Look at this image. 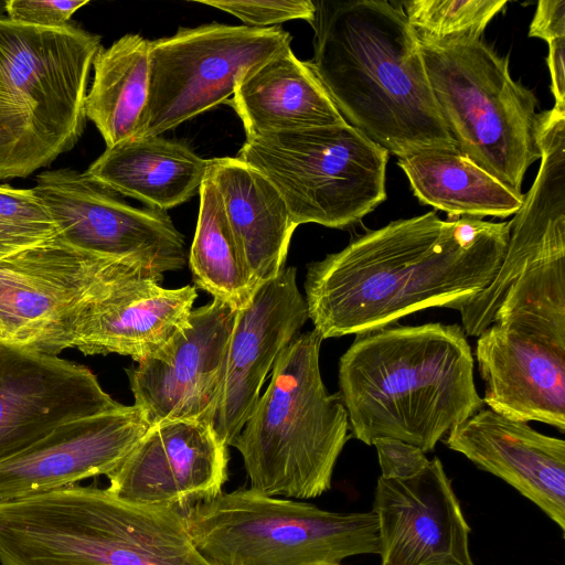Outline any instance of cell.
<instances>
[{
	"label": "cell",
	"mask_w": 565,
	"mask_h": 565,
	"mask_svg": "<svg viewBox=\"0 0 565 565\" xmlns=\"http://www.w3.org/2000/svg\"><path fill=\"white\" fill-rule=\"evenodd\" d=\"M306 565H341V564L318 563V564H306Z\"/></svg>",
	"instance_id": "obj_38"
},
{
	"label": "cell",
	"mask_w": 565,
	"mask_h": 565,
	"mask_svg": "<svg viewBox=\"0 0 565 565\" xmlns=\"http://www.w3.org/2000/svg\"><path fill=\"white\" fill-rule=\"evenodd\" d=\"M228 103L246 139L347 122L309 63L291 47L249 70Z\"/></svg>",
	"instance_id": "obj_23"
},
{
	"label": "cell",
	"mask_w": 565,
	"mask_h": 565,
	"mask_svg": "<svg viewBox=\"0 0 565 565\" xmlns=\"http://www.w3.org/2000/svg\"><path fill=\"white\" fill-rule=\"evenodd\" d=\"M199 194V216L189 255L193 281L213 298L239 310L249 303L259 284L241 254L209 173Z\"/></svg>",
	"instance_id": "obj_28"
},
{
	"label": "cell",
	"mask_w": 565,
	"mask_h": 565,
	"mask_svg": "<svg viewBox=\"0 0 565 565\" xmlns=\"http://www.w3.org/2000/svg\"><path fill=\"white\" fill-rule=\"evenodd\" d=\"M309 319L294 267L262 282L249 303L237 310L213 428L228 447L260 396L281 351Z\"/></svg>",
	"instance_id": "obj_18"
},
{
	"label": "cell",
	"mask_w": 565,
	"mask_h": 565,
	"mask_svg": "<svg viewBox=\"0 0 565 565\" xmlns=\"http://www.w3.org/2000/svg\"><path fill=\"white\" fill-rule=\"evenodd\" d=\"M372 511L382 565H475L470 527L438 458L406 479L380 476Z\"/></svg>",
	"instance_id": "obj_17"
},
{
	"label": "cell",
	"mask_w": 565,
	"mask_h": 565,
	"mask_svg": "<svg viewBox=\"0 0 565 565\" xmlns=\"http://www.w3.org/2000/svg\"><path fill=\"white\" fill-rule=\"evenodd\" d=\"M209 164L183 143L132 137L106 148L85 173L115 193L166 211L200 192Z\"/></svg>",
	"instance_id": "obj_25"
},
{
	"label": "cell",
	"mask_w": 565,
	"mask_h": 565,
	"mask_svg": "<svg viewBox=\"0 0 565 565\" xmlns=\"http://www.w3.org/2000/svg\"><path fill=\"white\" fill-rule=\"evenodd\" d=\"M236 157L277 190L297 225L345 228L386 200L390 152L348 122L248 138Z\"/></svg>",
	"instance_id": "obj_9"
},
{
	"label": "cell",
	"mask_w": 565,
	"mask_h": 565,
	"mask_svg": "<svg viewBox=\"0 0 565 565\" xmlns=\"http://www.w3.org/2000/svg\"><path fill=\"white\" fill-rule=\"evenodd\" d=\"M88 0H7L8 19L34 26L55 28L68 23Z\"/></svg>",
	"instance_id": "obj_33"
},
{
	"label": "cell",
	"mask_w": 565,
	"mask_h": 565,
	"mask_svg": "<svg viewBox=\"0 0 565 565\" xmlns=\"http://www.w3.org/2000/svg\"><path fill=\"white\" fill-rule=\"evenodd\" d=\"M1 565H211L184 511L77 486L0 501Z\"/></svg>",
	"instance_id": "obj_4"
},
{
	"label": "cell",
	"mask_w": 565,
	"mask_h": 565,
	"mask_svg": "<svg viewBox=\"0 0 565 565\" xmlns=\"http://www.w3.org/2000/svg\"><path fill=\"white\" fill-rule=\"evenodd\" d=\"M227 467V446L213 425L163 422L151 426L106 476L107 489L134 502L185 511L223 492Z\"/></svg>",
	"instance_id": "obj_16"
},
{
	"label": "cell",
	"mask_w": 565,
	"mask_h": 565,
	"mask_svg": "<svg viewBox=\"0 0 565 565\" xmlns=\"http://www.w3.org/2000/svg\"><path fill=\"white\" fill-rule=\"evenodd\" d=\"M100 47L99 35L71 23L0 18V180L26 178L77 143Z\"/></svg>",
	"instance_id": "obj_5"
},
{
	"label": "cell",
	"mask_w": 565,
	"mask_h": 565,
	"mask_svg": "<svg viewBox=\"0 0 565 565\" xmlns=\"http://www.w3.org/2000/svg\"><path fill=\"white\" fill-rule=\"evenodd\" d=\"M509 235V222L441 220L433 211L392 221L308 265V317L329 339L386 327L426 308L456 309L491 282Z\"/></svg>",
	"instance_id": "obj_1"
},
{
	"label": "cell",
	"mask_w": 565,
	"mask_h": 565,
	"mask_svg": "<svg viewBox=\"0 0 565 565\" xmlns=\"http://www.w3.org/2000/svg\"><path fill=\"white\" fill-rule=\"evenodd\" d=\"M151 426L135 405L64 423L0 461V501L110 473Z\"/></svg>",
	"instance_id": "obj_19"
},
{
	"label": "cell",
	"mask_w": 565,
	"mask_h": 565,
	"mask_svg": "<svg viewBox=\"0 0 565 565\" xmlns=\"http://www.w3.org/2000/svg\"><path fill=\"white\" fill-rule=\"evenodd\" d=\"M373 446L383 478L406 479L420 472L429 462L420 448L398 439L380 438Z\"/></svg>",
	"instance_id": "obj_34"
},
{
	"label": "cell",
	"mask_w": 565,
	"mask_h": 565,
	"mask_svg": "<svg viewBox=\"0 0 565 565\" xmlns=\"http://www.w3.org/2000/svg\"><path fill=\"white\" fill-rule=\"evenodd\" d=\"M530 38L545 42L565 36V0H541L530 23Z\"/></svg>",
	"instance_id": "obj_35"
},
{
	"label": "cell",
	"mask_w": 565,
	"mask_h": 565,
	"mask_svg": "<svg viewBox=\"0 0 565 565\" xmlns=\"http://www.w3.org/2000/svg\"><path fill=\"white\" fill-rule=\"evenodd\" d=\"M279 26L207 23L150 41L149 97L135 137L160 136L231 98L255 66L290 47Z\"/></svg>",
	"instance_id": "obj_11"
},
{
	"label": "cell",
	"mask_w": 565,
	"mask_h": 565,
	"mask_svg": "<svg viewBox=\"0 0 565 565\" xmlns=\"http://www.w3.org/2000/svg\"><path fill=\"white\" fill-rule=\"evenodd\" d=\"M420 50L439 113L457 149L523 194L525 172L541 158L533 92L512 78L508 56L481 40L420 43Z\"/></svg>",
	"instance_id": "obj_8"
},
{
	"label": "cell",
	"mask_w": 565,
	"mask_h": 565,
	"mask_svg": "<svg viewBox=\"0 0 565 565\" xmlns=\"http://www.w3.org/2000/svg\"><path fill=\"white\" fill-rule=\"evenodd\" d=\"M56 235V227L33 189L0 185V258Z\"/></svg>",
	"instance_id": "obj_31"
},
{
	"label": "cell",
	"mask_w": 565,
	"mask_h": 565,
	"mask_svg": "<svg viewBox=\"0 0 565 565\" xmlns=\"http://www.w3.org/2000/svg\"><path fill=\"white\" fill-rule=\"evenodd\" d=\"M313 2V56L308 63L344 120L397 158L457 148L401 2Z\"/></svg>",
	"instance_id": "obj_2"
},
{
	"label": "cell",
	"mask_w": 565,
	"mask_h": 565,
	"mask_svg": "<svg viewBox=\"0 0 565 565\" xmlns=\"http://www.w3.org/2000/svg\"><path fill=\"white\" fill-rule=\"evenodd\" d=\"M471 347L458 324L429 322L355 334L339 361V394L352 436L393 438L433 451L482 408Z\"/></svg>",
	"instance_id": "obj_3"
},
{
	"label": "cell",
	"mask_w": 565,
	"mask_h": 565,
	"mask_svg": "<svg viewBox=\"0 0 565 565\" xmlns=\"http://www.w3.org/2000/svg\"><path fill=\"white\" fill-rule=\"evenodd\" d=\"M184 515L195 547L211 565L340 564L380 554L373 511L332 512L239 488L196 503Z\"/></svg>",
	"instance_id": "obj_7"
},
{
	"label": "cell",
	"mask_w": 565,
	"mask_h": 565,
	"mask_svg": "<svg viewBox=\"0 0 565 565\" xmlns=\"http://www.w3.org/2000/svg\"><path fill=\"white\" fill-rule=\"evenodd\" d=\"M196 297V288L189 285L171 289L151 278H119L85 303L73 348L86 355L117 353L136 362L156 356L188 327Z\"/></svg>",
	"instance_id": "obj_20"
},
{
	"label": "cell",
	"mask_w": 565,
	"mask_h": 565,
	"mask_svg": "<svg viewBox=\"0 0 565 565\" xmlns=\"http://www.w3.org/2000/svg\"><path fill=\"white\" fill-rule=\"evenodd\" d=\"M207 173L223 201L235 242L260 285L284 268L297 228L277 190L237 157L210 159Z\"/></svg>",
	"instance_id": "obj_24"
},
{
	"label": "cell",
	"mask_w": 565,
	"mask_h": 565,
	"mask_svg": "<svg viewBox=\"0 0 565 565\" xmlns=\"http://www.w3.org/2000/svg\"><path fill=\"white\" fill-rule=\"evenodd\" d=\"M476 358L488 408L565 431V348L492 323L478 337Z\"/></svg>",
	"instance_id": "obj_22"
},
{
	"label": "cell",
	"mask_w": 565,
	"mask_h": 565,
	"mask_svg": "<svg viewBox=\"0 0 565 565\" xmlns=\"http://www.w3.org/2000/svg\"><path fill=\"white\" fill-rule=\"evenodd\" d=\"M237 310L213 300L158 355L126 370L135 406L150 426L170 420L213 425Z\"/></svg>",
	"instance_id": "obj_13"
},
{
	"label": "cell",
	"mask_w": 565,
	"mask_h": 565,
	"mask_svg": "<svg viewBox=\"0 0 565 565\" xmlns=\"http://www.w3.org/2000/svg\"><path fill=\"white\" fill-rule=\"evenodd\" d=\"M130 276L163 279L138 263L76 248L57 235L0 258V342L58 355L73 348L85 303Z\"/></svg>",
	"instance_id": "obj_10"
},
{
	"label": "cell",
	"mask_w": 565,
	"mask_h": 565,
	"mask_svg": "<svg viewBox=\"0 0 565 565\" xmlns=\"http://www.w3.org/2000/svg\"><path fill=\"white\" fill-rule=\"evenodd\" d=\"M547 66L551 74V90L554 108L565 110V36L547 43Z\"/></svg>",
	"instance_id": "obj_36"
},
{
	"label": "cell",
	"mask_w": 565,
	"mask_h": 565,
	"mask_svg": "<svg viewBox=\"0 0 565 565\" xmlns=\"http://www.w3.org/2000/svg\"><path fill=\"white\" fill-rule=\"evenodd\" d=\"M541 164L510 223L501 264L491 282L459 310L466 335L479 337L492 324L513 282L535 264L565 258V110L539 114Z\"/></svg>",
	"instance_id": "obj_15"
},
{
	"label": "cell",
	"mask_w": 565,
	"mask_h": 565,
	"mask_svg": "<svg viewBox=\"0 0 565 565\" xmlns=\"http://www.w3.org/2000/svg\"><path fill=\"white\" fill-rule=\"evenodd\" d=\"M32 189L65 243L138 263L163 277L183 268L184 238L166 211L134 207L71 168L40 173Z\"/></svg>",
	"instance_id": "obj_12"
},
{
	"label": "cell",
	"mask_w": 565,
	"mask_h": 565,
	"mask_svg": "<svg viewBox=\"0 0 565 565\" xmlns=\"http://www.w3.org/2000/svg\"><path fill=\"white\" fill-rule=\"evenodd\" d=\"M492 323L565 348V258L530 266L505 292Z\"/></svg>",
	"instance_id": "obj_29"
},
{
	"label": "cell",
	"mask_w": 565,
	"mask_h": 565,
	"mask_svg": "<svg viewBox=\"0 0 565 565\" xmlns=\"http://www.w3.org/2000/svg\"><path fill=\"white\" fill-rule=\"evenodd\" d=\"M401 4L419 42L441 45L480 40L507 0H409Z\"/></svg>",
	"instance_id": "obj_30"
},
{
	"label": "cell",
	"mask_w": 565,
	"mask_h": 565,
	"mask_svg": "<svg viewBox=\"0 0 565 565\" xmlns=\"http://www.w3.org/2000/svg\"><path fill=\"white\" fill-rule=\"evenodd\" d=\"M6 6H7V0L6 1L0 0V18H2V14L6 12Z\"/></svg>",
	"instance_id": "obj_37"
},
{
	"label": "cell",
	"mask_w": 565,
	"mask_h": 565,
	"mask_svg": "<svg viewBox=\"0 0 565 565\" xmlns=\"http://www.w3.org/2000/svg\"><path fill=\"white\" fill-rule=\"evenodd\" d=\"M225 11L252 28H273L290 20L313 22L316 6L310 0H198Z\"/></svg>",
	"instance_id": "obj_32"
},
{
	"label": "cell",
	"mask_w": 565,
	"mask_h": 565,
	"mask_svg": "<svg viewBox=\"0 0 565 565\" xmlns=\"http://www.w3.org/2000/svg\"><path fill=\"white\" fill-rule=\"evenodd\" d=\"M150 41L125 34L93 60L94 78L85 114L100 132L106 148L137 135L149 97Z\"/></svg>",
	"instance_id": "obj_27"
},
{
	"label": "cell",
	"mask_w": 565,
	"mask_h": 565,
	"mask_svg": "<svg viewBox=\"0 0 565 565\" xmlns=\"http://www.w3.org/2000/svg\"><path fill=\"white\" fill-rule=\"evenodd\" d=\"M321 335L298 333L281 351L269 385L231 444L242 456L252 489L307 500L331 488L349 438L347 409L330 394L319 365Z\"/></svg>",
	"instance_id": "obj_6"
},
{
	"label": "cell",
	"mask_w": 565,
	"mask_h": 565,
	"mask_svg": "<svg viewBox=\"0 0 565 565\" xmlns=\"http://www.w3.org/2000/svg\"><path fill=\"white\" fill-rule=\"evenodd\" d=\"M411 189L424 205L450 218L514 215L524 194H516L457 148H431L398 157Z\"/></svg>",
	"instance_id": "obj_26"
},
{
	"label": "cell",
	"mask_w": 565,
	"mask_h": 565,
	"mask_svg": "<svg viewBox=\"0 0 565 565\" xmlns=\"http://www.w3.org/2000/svg\"><path fill=\"white\" fill-rule=\"evenodd\" d=\"M121 406L89 369L0 342V461L64 423Z\"/></svg>",
	"instance_id": "obj_14"
},
{
	"label": "cell",
	"mask_w": 565,
	"mask_h": 565,
	"mask_svg": "<svg viewBox=\"0 0 565 565\" xmlns=\"http://www.w3.org/2000/svg\"><path fill=\"white\" fill-rule=\"evenodd\" d=\"M480 469L516 489L565 530V441L481 408L445 439Z\"/></svg>",
	"instance_id": "obj_21"
}]
</instances>
